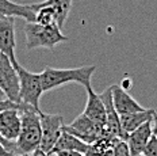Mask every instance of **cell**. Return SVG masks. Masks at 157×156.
<instances>
[{
	"mask_svg": "<svg viewBox=\"0 0 157 156\" xmlns=\"http://www.w3.org/2000/svg\"><path fill=\"white\" fill-rule=\"evenodd\" d=\"M96 71V65H84L78 68H52L46 67L41 72L44 91H52L58 87H63L68 83H77L84 86V88L91 87V80Z\"/></svg>",
	"mask_w": 157,
	"mask_h": 156,
	"instance_id": "6da1fadb",
	"label": "cell"
},
{
	"mask_svg": "<svg viewBox=\"0 0 157 156\" xmlns=\"http://www.w3.org/2000/svg\"><path fill=\"white\" fill-rule=\"evenodd\" d=\"M39 111L34 107L22 103L21 117H22V129L21 135L16 140V151L18 155L22 154H33L41 147L42 140V128Z\"/></svg>",
	"mask_w": 157,
	"mask_h": 156,
	"instance_id": "7a4b0ae2",
	"label": "cell"
},
{
	"mask_svg": "<svg viewBox=\"0 0 157 156\" xmlns=\"http://www.w3.org/2000/svg\"><path fill=\"white\" fill-rule=\"evenodd\" d=\"M25 35L27 50H34L38 48L53 50L58 44L69 40L67 35L63 34L57 23L39 25L35 22H27L25 25Z\"/></svg>",
	"mask_w": 157,
	"mask_h": 156,
	"instance_id": "3957f363",
	"label": "cell"
},
{
	"mask_svg": "<svg viewBox=\"0 0 157 156\" xmlns=\"http://www.w3.org/2000/svg\"><path fill=\"white\" fill-rule=\"evenodd\" d=\"M15 68L19 73V79H21V103L41 110L39 109V100H41L42 94L45 92L44 86H42L41 73L30 72L21 64H18Z\"/></svg>",
	"mask_w": 157,
	"mask_h": 156,
	"instance_id": "277c9868",
	"label": "cell"
},
{
	"mask_svg": "<svg viewBox=\"0 0 157 156\" xmlns=\"http://www.w3.org/2000/svg\"><path fill=\"white\" fill-rule=\"evenodd\" d=\"M0 88L6 98L15 103H21V79L19 73L6 54L0 53Z\"/></svg>",
	"mask_w": 157,
	"mask_h": 156,
	"instance_id": "5b68a950",
	"label": "cell"
},
{
	"mask_svg": "<svg viewBox=\"0 0 157 156\" xmlns=\"http://www.w3.org/2000/svg\"><path fill=\"white\" fill-rule=\"evenodd\" d=\"M39 119L42 128V140L39 149H42L45 154H49L63 133L64 119L60 114H48L42 110L39 111Z\"/></svg>",
	"mask_w": 157,
	"mask_h": 156,
	"instance_id": "8992f818",
	"label": "cell"
},
{
	"mask_svg": "<svg viewBox=\"0 0 157 156\" xmlns=\"http://www.w3.org/2000/svg\"><path fill=\"white\" fill-rule=\"evenodd\" d=\"M63 129L69 132L71 135L76 136L77 138L83 140L87 144H92L103 133V126L98 125L91 118H88L86 114H80L78 117H76V119L71 122L69 125L64 123Z\"/></svg>",
	"mask_w": 157,
	"mask_h": 156,
	"instance_id": "52a82bcc",
	"label": "cell"
},
{
	"mask_svg": "<svg viewBox=\"0 0 157 156\" xmlns=\"http://www.w3.org/2000/svg\"><path fill=\"white\" fill-rule=\"evenodd\" d=\"M15 17L0 14V52L6 54L14 67L18 65L15 57Z\"/></svg>",
	"mask_w": 157,
	"mask_h": 156,
	"instance_id": "ba28073f",
	"label": "cell"
},
{
	"mask_svg": "<svg viewBox=\"0 0 157 156\" xmlns=\"http://www.w3.org/2000/svg\"><path fill=\"white\" fill-rule=\"evenodd\" d=\"M21 109H7L0 113V135L7 141L15 142L21 135L22 117Z\"/></svg>",
	"mask_w": 157,
	"mask_h": 156,
	"instance_id": "9c48e42d",
	"label": "cell"
},
{
	"mask_svg": "<svg viewBox=\"0 0 157 156\" xmlns=\"http://www.w3.org/2000/svg\"><path fill=\"white\" fill-rule=\"evenodd\" d=\"M111 92H113L114 106H115V110L119 115L132 114V113H137L144 110V107L121 84H113L111 86Z\"/></svg>",
	"mask_w": 157,
	"mask_h": 156,
	"instance_id": "30bf717a",
	"label": "cell"
},
{
	"mask_svg": "<svg viewBox=\"0 0 157 156\" xmlns=\"http://www.w3.org/2000/svg\"><path fill=\"white\" fill-rule=\"evenodd\" d=\"M87 91V103L86 109H84L83 114H86L88 118H91L94 122H96L100 126H106L107 114H106V107L99 94H96L92 88V86L86 88Z\"/></svg>",
	"mask_w": 157,
	"mask_h": 156,
	"instance_id": "8fae6325",
	"label": "cell"
},
{
	"mask_svg": "<svg viewBox=\"0 0 157 156\" xmlns=\"http://www.w3.org/2000/svg\"><path fill=\"white\" fill-rule=\"evenodd\" d=\"M152 121L145 122L144 125L140 126L138 129L129 133V136H127V138H126V142H127V145H129L132 156H140L144 154V149H145L149 138L152 137V135H153Z\"/></svg>",
	"mask_w": 157,
	"mask_h": 156,
	"instance_id": "7c38bea8",
	"label": "cell"
},
{
	"mask_svg": "<svg viewBox=\"0 0 157 156\" xmlns=\"http://www.w3.org/2000/svg\"><path fill=\"white\" fill-rule=\"evenodd\" d=\"M88 147H90V144L84 142L83 140L77 138L76 136L71 135L69 132H67L63 129V133H61L60 138L57 140L56 145L48 154V156L56 155L57 152H61V151H76V152H81V154H86Z\"/></svg>",
	"mask_w": 157,
	"mask_h": 156,
	"instance_id": "4fadbf2b",
	"label": "cell"
},
{
	"mask_svg": "<svg viewBox=\"0 0 157 156\" xmlns=\"http://www.w3.org/2000/svg\"><path fill=\"white\" fill-rule=\"evenodd\" d=\"M155 113L156 111L153 109H144L141 111L132 113V114L119 115L121 117V126H122L125 135L129 136V133H132V132L136 131V129H138L140 126L144 125L145 122L152 121Z\"/></svg>",
	"mask_w": 157,
	"mask_h": 156,
	"instance_id": "5bb4252c",
	"label": "cell"
},
{
	"mask_svg": "<svg viewBox=\"0 0 157 156\" xmlns=\"http://www.w3.org/2000/svg\"><path fill=\"white\" fill-rule=\"evenodd\" d=\"M0 14L25 18L27 22H35V11L31 4H18L11 0H0Z\"/></svg>",
	"mask_w": 157,
	"mask_h": 156,
	"instance_id": "9a60e30c",
	"label": "cell"
},
{
	"mask_svg": "<svg viewBox=\"0 0 157 156\" xmlns=\"http://www.w3.org/2000/svg\"><path fill=\"white\" fill-rule=\"evenodd\" d=\"M72 3H73V0H44V2L31 4V7L34 8V11L41 7L53 8L56 12V17H57V25L63 30V27L65 26V22H67L68 17H69V12L72 10Z\"/></svg>",
	"mask_w": 157,
	"mask_h": 156,
	"instance_id": "2e32d148",
	"label": "cell"
},
{
	"mask_svg": "<svg viewBox=\"0 0 157 156\" xmlns=\"http://www.w3.org/2000/svg\"><path fill=\"white\" fill-rule=\"evenodd\" d=\"M35 23L39 25H53L57 23V17L53 8L41 7L35 10Z\"/></svg>",
	"mask_w": 157,
	"mask_h": 156,
	"instance_id": "e0dca14e",
	"label": "cell"
},
{
	"mask_svg": "<svg viewBox=\"0 0 157 156\" xmlns=\"http://www.w3.org/2000/svg\"><path fill=\"white\" fill-rule=\"evenodd\" d=\"M113 152H114V156H132L126 140H119L115 147L113 148Z\"/></svg>",
	"mask_w": 157,
	"mask_h": 156,
	"instance_id": "ac0fdd59",
	"label": "cell"
},
{
	"mask_svg": "<svg viewBox=\"0 0 157 156\" xmlns=\"http://www.w3.org/2000/svg\"><path fill=\"white\" fill-rule=\"evenodd\" d=\"M144 155H146V156H157V137L155 135H152V137L149 138L148 144H146L145 149H144Z\"/></svg>",
	"mask_w": 157,
	"mask_h": 156,
	"instance_id": "d6986e66",
	"label": "cell"
},
{
	"mask_svg": "<svg viewBox=\"0 0 157 156\" xmlns=\"http://www.w3.org/2000/svg\"><path fill=\"white\" fill-rule=\"evenodd\" d=\"M19 107H22V103H15V102L8 100V99L0 100V113L7 110V109H19Z\"/></svg>",
	"mask_w": 157,
	"mask_h": 156,
	"instance_id": "ffe728a7",
	"label": "cell"
},
{
	"mask_svg": "<svg viewBox=\"0 0 157 156\" xmlns=\"http://www.w3.org/2000/svg\"><path fill=\"white\" fill-rule=\"evenodd\" d=\"M0 142L4 144V147L8 149L14 156H18V151H16V142H11V141H7L6 138H3V136L0 135Z\"/></svg>",
	"mask_w": 157,
	"mask_h": 156,
	"instance_id": "44dd1931",
	"label": "cell"
},
{
	"mask_svg": "<svg viewBox=\"0 0 157 156\" xmlns=\"http://www.w3.org/2000/svg\"><path fill=\"white\" fill-rule=\"evenodd\" d=\"M56 156H84V154L76 152V151H61V152H57Z\"/></svg>",
	"mask_w": 157,
	"mask_h": 156,
	"instance_id": "7402d4cb",
	"label": "cell"
},
{
	"mask_svg": "<svg viewBox=\"0 0 157 156\" xmlns=\"http://www.w3.org/2000/svg\"><path fill=\"white\" fill-rule=\"evenodd\" d=\"M0 156H14V155H12L11 152H10L8 149L4 147V144H3V142H0Z\"/></svg>",
	"mask_w": 157,
	"mask_h": 156,
	"instance_id": "603a6c76",
	"label": "cell"
},
{
	"mask_svg": "<svg viewBox=\"0 0 157 156\" xmlns=\"http://www.w3.org/2000/svg\"><path fill=\"white\" fill-rule=\"evenodd\" d=\"M152 132L153 135L157 137V113H155V115H153V121H152Z\"/></svg>",
	"mask_w": 157,
	"mask_h": 156,
	"instance_id": "cb8c5ba5",
	"label": "cell"
},
{
	"mask_svg": "<svg viewBox=\"0 0 157 156\" xmlns=\"http://www.w3.org/2000/svg\"><path fill=\"white\" fill-rule=\"evenodd\" d=\"M31 156H48V154H45L42 149H37V151H34L31 154Z\"/></svg>",
	"mask_w": 157,
	"mask_h": 156,
	"instance_id": "d4e9b609",
	"label": "cell"
},
{
	"mask_svg": "<svg viewBox=\"0 0 157 156\" xmlns=\"http://www.w3.org/2000/svg\"><path fill=\"white\" fill-rule=\"evenodd\" d=\"M103 156H114L113 149H109V151H106V152H104V155H103Z\"/></svg>",
	"mask_w": 157,
	"mask_h": 156,
	"instance_id": "484cf974",
	"label": "cell"
},
{
	"mask_svg": "<svg viewBox=\"0 0 157 156\" xmlns=\"http://www.w3.org/2000/svg\"><path fill=\"white\" fill-rule=\"evenodd\" d=\"M4 99H7V98H6V95H4V92H3V90L0 88V100H4Z\"/></svg>",
	"mask_w": 157,
	"mask_h": 156,
	"instance_id": "4316f807",
	"label": "cell"
},
{
	"mask_svg": "<svg viewBox=\"0 0 157 156\" xmlns=\"http://www.w3.org/2000/svg\"><path fill=\"white\" fill-rule=\"evenodd\" d=\"M18 156H31V154H22V155H18Z\"/></svg>",
	"mask_w": 157,
	"mask_h": 156,
	"instance_id": "83f0119b",
	"label": "cell"
},
{
	"mask_svg": "<svg viewBox=\"0 0 157 156\" xmlns=\"http://www.w3.org/2000/svg\"><path fill=\"white\" fill-rule=\"evenodd\" d=\"M140 156H146V155H144V154H142V155H140Z\"/></svg>",
	"mask_w": 157,
	"mask_h": 156,
	"instance_id": "f1b7e54d",
	"label": "cell"
},
{
	"mask_svg": "<svg viewBox=\"0 0 157 156\" xmlns=\"http://www.w3.org/2000/svg\"><path fill=\"white\" fill-rule=\"evenodd\" d=\"M0 53H2V52H0Z\"/></svg>",
	"mask_w": 157,
	"mask_h": 156,
	"instance_id": "f546056e",
	"label": "cell"
}]
</instances>
